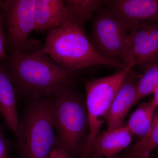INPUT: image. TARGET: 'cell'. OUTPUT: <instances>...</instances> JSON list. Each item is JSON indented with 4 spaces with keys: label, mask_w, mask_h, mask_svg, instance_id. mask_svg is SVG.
Returning <instances> with one entry per match:
<instances>
[{
    "label": "cell",
    "mask_w": 158,
    "mask_h": 158,
    "mask_svg": "<svg viewBox=\"0 0 158 158\" xmlns=\"http://www.w3.org/2000/svg\"><path fill=\"white\" fill-rule=\"evenodd\" d=\"M4 62L15 92L30 98L50 97L73 81L74 74L55 62L43 47L33 52L11 54Z\"/></svg>",
    "instance_id": "obj_1"
},
{
    "label": "cell",
    "mask_w": 158,
    "mask_h": 158,
    "mask_svg": "<svg viewBox=\"0 0 158 158\" xmlns=\"http://www.w3.org/2000/svg\"><path fill=\"white\" fill-rule=\"evenodd\" d=\"M43 48L57 64L73 74L94 65H108L122 69L127 66L123 62L102 57L94 49L85 32L68 22L48 31Z\"/></svg>",
    "instance_id": "obj_2"
},
{
    "label": "cell",
    "mask_w": 158,
    "mask_h": 158,
    "mask_svg": "<svg viewBox=\"0 0 158 158\" xmlns=\"http://www.w3.org/2000/svg\"><path fill=\"white\" fill-rule=\"evenodd\" d=\"M73 81L62 86L50 97L51 116L57 141L71 157L83 151L88 135L89 120L86 102L73 88Z\"/></svg>",
    "instance_id": "obj_3"
},
{
    "label": "cell",
    "mask_w": 158,
    "mask_h": 158,
    "mask_svg": "<svg viewBox=\"0 0 158 158\" xmlns=\"http://www.w3.org/2000/svg\"><path fill=\"white\" fill-rule=\"evenodd\" d=\"M50 97L29 98L20 120L17 148L20 158H48L56 140Z\"/></svg>",
    "instance_id": "obj_4"
},
{
    "label": "cell",
    "mask_w": 158,
    "mask_h": 158,
    "mask_svg": "<svg viewBox=\"0 0 158 158\" xmlns=\"http://www.w3.org/2000/svg\"><path fill=\"white\" fill-rule=\"evenodd\" d=\"M134 66L132 64H129L117 73L84 82L89 130L87 141L82 151V158L88 156L90 148L99 135L102 126L106 120L110 108L123 79Z\"/></svg>",
    "instance_id": "obj_5"
},
{
    "label": "cell",
    "mask_w": 158,
    "mask_h": 158,
    "mask_svg": "<svg viewBox=\"0 0 158 158\" xmlns=\"http://www.w3.org/2000/svg\"><path fill=\"white\" fill-rule=\"evenodd\" d=\"M36 0H7L2 6L7 49L11 54L29 53L43 47L37 40L30 38L35 30Z\"/></svg>",
    "instance_id": "obj_6"
},
{
    "label": "cell",
    "mask_w": 158,
    "mask_h": 158,
    "mask_svg": "<svg viewBox=\"0 0 158 158\" xmlns=\"http://www.w3.org/2000/svg\"><path fill=\"white\" fill-rule=\"evenodd\" d=\"M129 35L127 27L109 8L101 7L97 10L92 21L90 41L101 56L123 62Z\"/></svg>",
    "instance_id": "obj_7"
},
{
    "label": "cell",
    "mask_w": 158,
    "mask_h": 158,
    "mask_svg": "<svg viewBox=\"0 0 158 158\" xmlns=\"http://www.w3.org/2000/svg\"><path fill=\"white\" fill-rule=\"evenodd\" d=\"M123 62L144 71L158 64V23L141 25L129 33Z\"/></svg>",
    "instance_id": "obj_8"
},
{
    "label": "cell",
    "mask_w": 158,
    "mask_h": 158,
    "mask_svg": "<svg viewBox=\"0 0 158 158\" xmlns=\"http://www.w3.org/2000/svg\"><path fill=\"white\" fill-rule=\"evenodd\" d=\"M104 5L121 20L129 33L141 25L158 23V0L106 1Z\"/></svg>",
    "instance_id": "obj_9"
},
{
    "label": "cell",
    "mask_w": 158,
    "mask_h": 158,
    "mask_svg": "<svg viewBox=\"0 0 158 158\" xmlns=\"http://www.w3.org/2000/svg\"><path fill=\"white\" fill-rule=\"evenodd\" d=\"M131 72L125 77L110 108L106 120L107 131L121 127L128 112L135 105L137 83Z\"/></svg>",
    "instance_id": "obj_10"
},
{
    "label": "cell",
    "mask_w": 158,
    "mask_h": 158,
    "mask_svg": "<svg viewBox=\"0 0 158 158\" xmlns=\"http://www.w3.org/2000/svg\"><path fill=\"white\" fill-rule=\"evenodd\" d=\"M132 135L126 126L104 132L95 139L86 158L115 157L128 147L132 141Z\"/></svg>",
    "instance_id": "obj_11"
},
{
    "label": "cell",
    "mask_w": 158,
    "mask_h": 158,
    "mask_svg": "<svg viewBox=\"0 0 158 158\" xmlns=\"http://www.w3.org/2000/svg\"><path fill=\"white\" fill-rule=\"evenodd\" d=\"M35 30L49 31L67 22L64 0H36Z\"/></svg>",
    "instance_id": "obj_12"
},
{
    "label": "cell",
    "mask_w": 158,
    "mask_h": 158,
    "mask_svg": "<svg viewBox=\"0 0 158 158\" xmlns=\"http://www.w3.org/2000/svg\"><path fill=\"white\" fill-rule=\"evenodd\" d=\"M15 94L14 86L6 67L0 62V113L7 126L17 138L20 120Z\"/></svg>",
    "instance_id": "obj_13"
},
{
    "label": "cell",
    "mask_w": 158,
    "mask_h": 158,
    "mask_svg": "<svg viewBox=\"0 0 158 158\" xmlns=\"http://www.w3.org/2000/svg\"><path fill=\"white\" fill-rule=\"evenodd\" d=\"M106 1L103 0H65L68 22L76 25L85 32V24Z\"/></svg>",
    "instance_id": "obj_14"
},
{
    "label": "cell",
    "mask_w": 158,
    "mask_h": 158,
    "mask_svg": "<svg viewBox=\"0 0 158 158\" xmlns=\"http://www.w3.org/2000/svg\"><path fill=\"white\" fill-rule=\"evenodd\" d=\"M157 106L152 100L141 104L131 115L126 126L132 135L143 138L149 131Z\"/></svg>",
    "instance_id": "obj_15"
},
{
    "label": "cell",
    "mask_w": 158,
    "mask_h": 158,
    "mask_svg": "<svg viewBox=\"0 0 158 158\" xmlns=\"http://www.w3.org/2000/svg\"><path fill=\"white\" fill-rule=\"evenodd\" d=\"M158 148V113L155 116L147 135L131 148L123 157L149 158L153 151Z\"/></svg>",
    "instance_id": "obj_16"
},
{
    "label": "cell",
    "mask_w": 158,
    "mask_h": 158,
    "mask_svg": "<svg viewBox=\"0 0 158 158\" xmlns=\"http://www.w3.org/2000/svg\"><path fill=\"white\" fill-rule=\"evenodd\" d=\"M158 87V64L144 71L137 84L135 104L140 99L153 93Z\"/></svg>",
    "instance_id": "obj_17"
},
{
    "label": "cell",
    "mask_w": 158,
    "mask_h": 158,
    "mask_svg": "<svg viewBox=\"0 0 158 158\" xmlns=\"http://www.w3.org/2000/svg\"><path fill=\"white\" fill-rule=\"evenodd\" d=\"M70 154L65 147L56 140L48 158H70Z\"/></svg>",
    "instance_id": "obj_18"
},
{
    "label": "cell",
    "mask_w": 158,
    "mask_h": 158,
    "mask_svg": "<svg viewBox=\"0 0 158 158\" xmlns=\"http://www.w3.org/2000/svg\"><path fill=\"white\" fill-rule=\"evenodd\" d=\"M6 48L7 46L2 18L0 19V62L5 61L9 56L6 53Z\"/></svg>",
    "instance_id": "obj_19"
},
{
    "label": "cell",
    "mask_w": 158,
    "mask_h": 158,
    "mask_svg": "<svg viewBox=\"0 0 158 158\" xmlns=\"http://www.w3.org/2000/svg\"><path fill=\"white\" fill-rule=\"evenodd\" d=\"M10 142L0 130V158H8Z\"/></svg>",
    "instance_id": "obj_20"
},
{
    "label": "cell",
    "mask_w": 158,
    "mask_h": 158,
    "mask_svg": "<svg viewBox=\"0 0 158 158\" xmlns=\"http://www.w3.org/2000/svg\"><path fill=\"white\" fill-rule=\"evenodd\" d=\"M154 98L152 100L155 103L157 106H158V87L154 92Z\"/></svg>",
    "instance_id": "obj_21"
},
{
    "label": "cell",
    "mask_w": 158,
    "mask_h": 158,
    "mask_svg": "<svg viewBox=\"0 0 158 158\" xmlns=\"http://www.w3.org/2000/svg\"><path fill=\"white\" fill-rule=\"evenodd\" d=\"M2 2L3 1H0V19H2L3 18L2 13Z\"/></svg>",
    "instance_id": "obj_22"
},
{
    "label": "cell",
    "mask_w": 158,
    "mask_h": 158,
    "mask_svg": "<svg viewBox=\"0 0 158 158\" xmlns=\"http://www.w3.org/2000/svg\"><path fill=\"white\" fill-rule=\"evenodd\" d=\"M149 158H158V152L156 153L155 154L152 155V156L150 155L149 156Z\"/></svg>",
    "instance_id": "obj_23"
},
{
    "label": "cell",
    "mask_w": 158,
    "mask_h": 158,
    "mask_svg": "<svg viewBox=\"0 0 158 158\" xmlns=\"http://www.w3.org/2000/svg\"><path fill=\"white\" fill-rule=\"evenodd\" d=\"M113 158H123V157H121V158H116V157H115Z\"/></svg>",
    "instance_id": "obj_24"
},
{
    "label": "cell",
    "mask_w": 158,
    "mask_h": 158,
    "mask_svg": "<svg viewBox=\"0 0 158 158\" xmlns=\"http://www.w3.org/2000/svg\"><path fill=\"white\" fill-rule=\"evenodd\" d=\"M91 158V157H88V158Z\"/></svg>",
    "instance_id": "obj_25"
}]
</instances>
